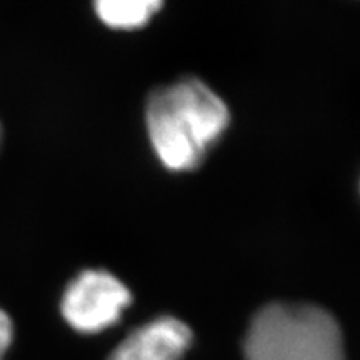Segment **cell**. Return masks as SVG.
Wrapping results in <instances>:
<instances>
[{
	"label": "cell",
	"mask_w": 360,
	"mask_h": 360,
	"mask_svg": "<svg viewBox=\"0 0 360 360\" xmlns=\"http://www.w3.org/2000/svg\"><path fill=\"white\" fill-rule=\"evenodd\" d=\"M146 117L152 146L172 170L200 165L229 125V109L222 98L191 77L154 90Z\"/></svg>",
	"instance_id": "6da1fadb"
},
{
	"label": "cell",
	"mask_w": 360,
	"mask_h": 360,
	"mask_svg": "<svg viewBox=\"0 0 360 360\" xmlns=\"http://www.w3.org/2000/svg\"><path fill=\"white\" fill-rule=\"evenodd\" d=\"M245 360H345L339 323L309 304L265 305L250 322Z\"/></svg>",
	"instance_id": "7a4b0ae2"
},
{
	"label": "cell",
	"mask_w": 360,
	"mask_h": 360,
	"mask_svg": "<svg viewBox=\"0 0 360 360\" xmlns=\"http://www.w3.org/2000/svg\"><path fill=\"white\" fill-rule=\"evenodd\" d=\"M132 300L127 287L103 270H84L62 299L65 321L79 332H101L117 322Z\"/></svg>",
	"instance_id": "3957f363"
},
{
	"label": "cell",
	"mask_w": 360,
	"mask_h": 360,
	"mask_svg": "<svg viewBox=\"0 0 360 360\" xmlns=\"http://www.w3.org/2000/svg\"><path fill=\"white\" fill-rule=\"evenodd\" d=\"M192 342V332L174 317H160L120 342L109 360H180Z\"/></svg>",
	"instance_id": "277c9868"
},
{
	"label": "cell",
	"mask_w": 360,
	"mask_h": 360,
	"mask_svg": "<svg viewBox=\"0 0 360 360\" xmlns=\"http://www.w3.org/2000/svg\"><path fill=\"white\" fill-rule=\"evenodd\" d=\"M160 7L159 0H101L96 4L97 15L115 29H135L147 24Z\"/></svg>",
	"instance_id": "5b68a950"
},
{
	"label": "cell",
	"mask_w": 360,
	"mask_h": 360,
	"mask_svg": "<svg viewBox=\"0 0 360 360\" xmlns=\"http://www.w3.org/2000/svg\"><path fill=\"white\" fill-rule=\"evenodd\" d=\"M13 337V326L11 317L0 309V360H2L4 354L7 352L8 345H11Z\"/></svg>",
	"instance_id": "8992f818"
},
{
	"label": "cell",
	"mask_w": 360,
	"mask_h": 360,
	"mask_svg": "<svg viewBox=\"0 0 360 360\" xmlns=\"http://www.w3.org/2000/svg\"><path fill=\"white\" fill-rule=\"evenodd\" d=\"M0 139H2V127H0Z\"/></svg>",
	"instance_id": "52a82bcc"
}]
</instances>
